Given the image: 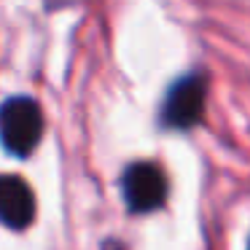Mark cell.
<instances>
[{"mask_svg":"<svg viewBox=\"0 0 250 250\" xmlns=\"http://www.w3.org/2000/svg\"><path fill=\"white\" fill-rule=\"evenodd\" d=\"M121 194L135 215H148L164 207L169 194L167 175L153 162H135L121 175Z\"/></svg>","mask_w":250,"mask_h":250,"instance_id":"3957f363","label":"cell"},{"mask_svg":"<svg viewBox=\"0 0 250 250\" xmlns=\"http://www.w3.org/2000/svg\"><path fill=\"white\" fill-rule=\"evenodd\" d=\"M248 250H250V245H248Z\"/></svg>","mask_w":250,"mask_h":250,"instance_id":"5b68a950","label":"cell"},{"mask_svg":"<svg viewBox=\"0 0 250 250\" xmlns=\"http://www.w3.org/2000/svg\"><path fill=\"white\" fill-rule=\"evenodd\" d=\"M35 218V196L22 178H0V221L8 229H24Z\"/></svg>","mask_w":250,"mask_h":250,"instance_id":"277c9868","label":"cell"},{"mask_svg":"<svg viewBox=\"0 0 250 250\" xmlns=\"http://www.w3.org/2000/svg\"><path fill=\"white\" fill-rule=\"evenodd\" d=\"M207 105V76L199 70L186 73L167 89L159 110V124L169 132H191L202 124Z\"/></svg>","mask_w":250,"mask_h":250,"instance_id":"6da1fadb","label":"cell"},{"mask_svg":"<svg viewBox=\"0 0 250 250\" xmlns=\"http://www.w3.org/2000/svg\"><path fill=\"white\" fill-rule=\"evenodd\" d=\"M0 137L17 156H30L43 137V116L35 100L11 97L0 108Z\"/></svg>","mask_w":250,"mask_h":250,"instance_id":"7a4b0ae2","label":"cell"}]
</instances>
